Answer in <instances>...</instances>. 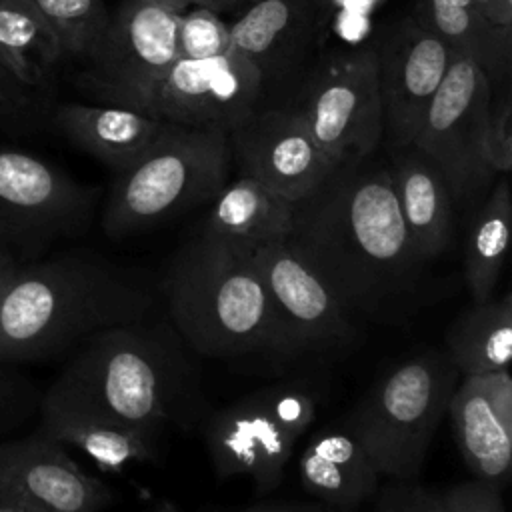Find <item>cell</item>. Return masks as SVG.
Wrapping results in <instances>:
<instances>
[{
	"label": "cell",
	"instance_id": "cell-41",
	"mask_svg": "<svg viewBox=\"0 0 512 512\" xmlns=\"http://www.w3.org/2000/svg\"><path fill=\"white\" fill-rule=\"evenodd\" d=\"M250 2H254V0H232V8H242V6L250 4Z\"/></svg>",
	"mask_w": 512,
	"mask_h": 512
},
{
	"label": "cell",
	"instance_id": "cell-28",
	"mask_svg": "<svg viewBox=\"0 0 512 512\" xmlns=\"http://www.w3.org/2000/svg\"><path fill=\"white\" fill-rule=\"evenodd\" d=\"M480 0H414V18L454 52L476 60Z\"/></svg>",
	"mask_w": 512,
	"mask_h": 512
},
{
	"label": "cell",
	"instance_id": "cell-20",
	"mask_svg": "<svg viewBox=\"0 0 512 512\" xmlns=\"http://www.w3.org/2000/svg\"><path fill=\"white\" fill-rule=\"evenodd\" d=\"M388 152L396 204L416 254L430 264L454 238V202L442 174L412 144Z\"/></svg>",
	"mask_w": 512,
	"mask_h": 512
},
{
	"label": "cell",
	"instance_id": "cell-15",
	"mask_svg": "<svg viewBox=\"0 0 512 512\" xmlns=\"http://www.w3.org/2000/svg\"><path fill=\"white\" fill-rule=\"evenodd\" d=\"M228 140L240 176L290 202L310 196L336 166L292 106L254 108Z\"/></svg>",
	"mask_w": 512,
	"mask_h": 512
},
{
	"label": "cell",
	"instance_id": "cell-11",
	"mask_svg": "<svg viewBox=\"0 0 512 512\" xmlns=\"http://www.w3.org/2000/svg\"><path fill=\"white\" fill-rule=\"evenodd\" d=\"M100 190L50 162L0 148V242L30 262L62 238L84 234Z\"/></svg>",
	"mask_w": 512,
	"mask_h": 512
},
{
	"label": "cell",
	"instance_id": "cell-23",
	"mask_svg": "<svg viewBox=\"0 0 512 512\" xmlns=\"http://www.w3.org/2000/svg\"><path fill=\"white\" fill-rule=\"evenodd\" d=\"M208 204L200 232L250 246L284 242L292 234L294 202L248 176L226 182Z\"/></svg>",
	"mask_w": 512,
	"mask_h": 512
},
{
	"label": "cell",
	"instance_id": "cell-36",
	"mask_svg": "<svg viewBox=\"0 0 512 512\" xmlns=\"http://www.w3.org/2000/svg\"><path fill=\"white\" fill-rule=\"evenodd\" d=\"M234 512H324V506L320 502H264Z\"/></svg>",
	"mask_w": 512,
	"mask_h": 512
},
{
	"label": "cell",
	"instance_id": "cell-18",
	"mask_svg": "<svg viewBox=\"0 0 512 512\" xmlns=\"http://www.w3.org/2000/svg\"><path fill=\"white\" fill-rule=\"evenodd\" d=\"M40 432L84 452L102 472L120 474L132 464L160 460L164 428L108 416L50 386L40 400Z\"/></svg>",
	"mask_w": 512,
	"mask_h": 512
},
{
	"label": "cell",
	"instance_id": "cell-13",
	"mask_svg": "<svg viewBox=\"0 0 512 512\" xmlns=\"http://www.w3.org/2000/svg\"><path fill=\"white\" fill-rule=\"evenodd\" d=\"M374 46L382 108V146H410L454 50L412 14L394 22Z\"/></svg>",
	"mask_w": 512,
	"mask_h": 512
},
{
	"label": "cell",
	"instance_id": "cell-25",
	"mask_svg": "<svg viewBox=\"0 0 512 512\" xmlns=\"http://www.w3.org/2000/svg\"><path fill=\"white\" fill-rule=\"evenodd\" d=\"M510 220V186L506 174H500L478 206L464 240L462 272L472 302H484L494 296L506 264Z\"/></svg>",
	"mask_w": 512,
	"mask_h": 512
},
{
	"label": "cell",
	"instance_id": "cell-34",
	"mask_svg": "<svg viewBox=\"0 0 512 512\" xmlns=\"http://www.w3.org/2000/svg\"><path fill=\"white\" fill-rule=\"evenodd\" d=\"M446 496L454 512H506L500 488L476 478L448 488Z\"/></svg>",
	"mask_w": 512,
	"mask_h": 512
},
{
	"label": "cell",
	"instance_id": "cell-7",
	"mask_svg": "<svg viewBox=\"0 0 512 512\" xmlns=\"http://www.w3.org/2000/svg\"><path fill=\"white\" fill-rule=\"evenodd\" d=\"M318 412L316 390L282 380L236 398L202 420V438L220 480L248 478L266 492L280 484Z\"/></svg>",
	"mask_w": 512,
	"mask_h": 512
},
{
	"label": "cell",
	"instance_id": "cell-21",
	"mask_svg": "<svg viewBox=\"0 0 512 512\" xmlns=\"http://www.w3.org/2000/svg\"><path fill=\"white\" fill-rule=\"evenodd\" d=\"M54 120L72 144L114 172L140 158L170 126V122L140 110L80 102L58 106Z\"/></svg>",
	"mask_w": 512,
	"mask_h": 512
},
{
	"label": "cell",
	"instance_id": "cell-5",
	"mask_svg": "<svg viewBox=\"0 0 512 512\" xmlns=\"http://www.w3.org/2000/svg\"><path fill=\"white\" fill-rule=\"evenodd\" d=\"M232 152L226 132L172 124L130 166L116 172L104 212L108 238H126L200 204L228 182Z\"/></svg>",
	"mask_w": 512,
	"mask_h": 512
},
{
	"label": "cell",
	"instance_id": "cell-12",
	"mask_svg": "<svg viewBox=\"0 0 512 512\" xmlns=\"http://www.w3.org/2000/svg\"><path fill=\"white\" fill-rule=\"evenodd\" d=\"M252 256L278 314L286 360L356 342L358 318L288 240L252 246Z\"/></svg>",
	"mask_w": 512,
	"mask_h": 512
},
{
	"label": "cell",
	"instance_id": "cell-10",
	"mask_svg": "<svg viewBox=\"0 0 512 512\" xmlns=\"http://www.w3.org/2000/svg\"><path fill=\"white\" fill-rule=\"evenodd\" d=\"M292 108L334 164L376 154L382 146V108L374 46L326 54L310 70Z\"/></svg>",
	"mask_w": 512,
	"mask_h": 512
},
{
	"label": "cell",
	"instance_id": "cell-4",
	"mask_svg": "<svg viewBox=\"0 0 512 512\" xmlns=\"http://www.w3.org/2000/svg\"><path fill=\"white\" fill-rule=\"evenodd\" d=\"M158 294L166 318L198 358L286 360L278 314L250 244L194 230L170 256Z\"/></svg>",
	"mask_w": 512,
	"mask_h": 512
},
{
	"label": "cell",
	"instance_id": "cell-16",
	"mask_svg": "<svg viewBox=\"0 0 512 512\" xmlns=\"http://www.w3.org/2000/svg\"><path fill=\"white\" fill-rule=\"evenodd\" d=\"M462 460L476 480L502 490L512 466L510 368L462 376L448 412Z\"/></svg>",
	"mask_w": 512,
	"mask_h": 512
},
{
	"label": "cell",
	"instance_id": "cell-22",
	"mask_svg": "<svg viewBox=\"0 0 512 512\" xmlns=\"http://www.w3.org/2000/svg\"><path fill=\"white\" fill-rule=\"evenodd\" d=\"M302 488L338 510H350L378 490V472L362 444L346 430H322L298 458Z\"/></svg>",
	"mask_w": 512,
	"mask_h": 512
},
{
	"label": "cell",
	"instance_id": "cell-40",
	"mask_svg": "<svg viewBox=\"0 0 512 512\" xmlns=\"http://www.w3.org/2000/svg\"><path fill=\"white\" fill-rule=\"evenodd\" d=\"M148 2H154V4H160V6H166L174 12H184L190 4H194V0H148Z\"/></svg>",
	"mask_w": 512,
	"mask_h": 512
},
{
	"label": "cell",
	"instance_id": "cell-8",
	"mask_svg": "<svg viewBox=\"0 0 512 512\" xmlns=\"http://www.w3.org/2000/svg\"><path fill=\"white\" fill-rule=\"evenodd\" d=\"M490 102L492 84L482 66L456 52L412 140L442 174L454 208L472 206L496 178L486 158Z\"/></svg>",
	"mask_w": 512,
	"mask_h": 512
},
{
	"label": "cell",
	"instance_id": "cell-9",
	"mask_svg": "<svg viewBox=\"0 0 512 512\" xmlns=\"http://www.w3.org/2000/svg\"><path fill=\"white\" fill-rule=\"evenodd\" d=\"M180 12L148 0H122L86 66L78 88L94 100L148 114L150 100L170 66L180 58L176 44Z\"/></svg>",
	"mask_w": 512,
	"mask_h": 512
},
{
	"label": "cell",
	"instance_id": "cell-35",
	"mask_svg": "<svg viewBox=\"0 0 512 512\" xmlns=\"http://www.w3.org/2000/svg\"><path fill=\"white\" fill-rule=\"evenodd\" d=\"M32 88L24 86L2 62H0V114L10 120L26 122L34 114Z\"/></svg>",
	"mask_w": 512,
	"mask_h": 512
},
{
	"label": "cell",
	"instance_id": "cell-39",
	"mask_svg": "<svg viewBox=\"0 0 512 512\" xmlns=\"http://www.w3.org/2000/svg\"><path fill=\"white\" fill-rule=\"evenodd\" d=\"M194 4L206 6V8H210L214 12H220V14L232 10V0H194Z\"/></svg>",
	"mask_w": 512,
	"mask_h": 512
},
{
	"label": "cell",
	"instance_id": "cell-37",
	"mask_svg": "<svg viewBox=\"0 0 512 512\" xmlns=\"http://www.w3.org/2000/svg\"><path fill=\"white\" fill-rule=\"evenodd\" d=\"M18 266H20V262L14 256V252L0 242V306H2V300L6 296V290L12 282Z\"/></svg>",
	"mask_w": 512,
	"mask_h": 512
},
{
	"label": "cell",
	"instance_id": "cell-30",
	"mask_svg": "<svg viewBox=\"0 0 512 512\" xmlns=\"http://www.w3.org/2000/svg\"><path fill=\"white\" fill-rule=\"evenodd\" d=\"M176 44L180 58H210L232 50L230 26L220 12L200 4H190L178 16Z\"/></svg>",
	"mask_w": 512,
	"mask_h": 512
},
{
	"label": "cell",
	"instance_id": "cell-31",
	"mask_svg": "<svg viewBox=\"0 0 512 512\" xmlns=\"http://www.w3.org/2000/svg\"><path fill=\"white\" fill-rule=\"evenodd\" d=\"M42 394L16 370V364L0 362V434L18 428L40 410Z\"/></svg>",
	"mask_w": 512,
	"mask_h": 512
},
{
	"label": "cell",
	"instance_id": "cell-44",
	"mask_svg": "<svg viewBox=\"0 0 512 512\" xmlns=\"http://www.w3.org/2000/svg\"><path fill=\"white\" fill-rule=\"evenodd\" d=\"M480 2H482V0H480Z\"/></svg>",
	"mask_w": 512,
	"mask_h": 512
},
{
	"label": "cell",
	"instance_id": "cell-24",
	"mask_svg": "<svg viewBox=\"0 0 512 512\" xmlns=\"http://www.w3.org/2000/svg\"><path fill=\"white\" fill-rule=\"evenodd\" d=\"M444 354L462 376L510 366L512 358V296L472 302L448 326Z\"/></svg>",
	"mask_w": 512,
	"mask_h": 512
},
{
	"label": "cell",
	"instance_id": "cell-29",
	"mask_svg": "<svg viewBox=\"0 0 512 512\" xmlns=\"http://www.w3.org/2000/svg\"><path fill=\"white\" fill-rule=\"evenodd\" d=\"M512 60V0H482L478 8L476 62L492 88L496 80L508 82Z\"/></svg>",
	"mask_w": 512,
	"mask_h": 512
},
{
	"label": "cell",
	"instance_id": "cell-17",
	"mask_svg": "<svg viewBox=\"0 0 512 512\" xmlns=\"http://www.w3.org/2000/svg\"><path fill=\"white\" fill-rule=\"evenodd\" d=\"M0 484L46 512H102L114 500L106 482L84 472L64 444L40 430L0 444Z\"/></svg>",
	"mask_w": 512,
	"mask_h": 512
},
{
	"label": "cell",
	"instance_id": "cell-2",
	"mask_svg": "<svg viewBox=\"0 0 512 512\" xmlns=\"http://www.w3.org/2000/svg\"><path fill=\"white\" fill-rule=\"evenodd\" d=\"M156 306L158 284L146 270L94 252L22 262L0 306V362H44Z\"/></svg>",
	"mask_w": 512,
	"mask_h": 512
},
{
	"label": "cell",
	"instance_id": "cell-27",
	"mask_svg": "<svg viewBox=\"0 0 512 512\" xmlns=\"http://www.w3.org/2000/svg\"><path fill=\"white\" fill-rule=\"evenodd\" d=\"M58 38L62 56L86 58L104 34L110 12L104 0H30Z\"/></svg>",
	"mask_w": 512,
	"mask_h": 512
},
{
	"label": "cell",
	"instance_id": "cell-38",
	"mask_svg": "<svg viewBox=\"0 0 512 512\" xmlns=\"http://www.w3.org/2000/svg\"><path fill=\"white\" fill-rule=\"evenodd\" d=\"M26 510H28V500L20 492L0 484V512H26Z\"/></svg>",
	"mask_w": 512,
	"mask_h": 512
},
{
	"label": "cell",
	"instance_id": "cell-43",
	"mask_svg": "<svg viewBox=\"0 0 512 512\" xmlns=\"http://www.w3.org/2000/svg\"><path fill=\"white\" fill-rule=\"evenodd\" d=\"M154 512H180V510H176V508H172V506H164V508H158V510H154Z\"/></svg>",
	"mask_w": 512,
	"mask_h": 512
},
{
	"label": "cell",
	"instance_id": "cell-14",
	"mask_svg": "<svg viewBox=\"0 0 512 512\" xmlns=\"http://www.w3.org/2000/svg\"><path fill=\"white\" fill-rule=\"evenodd\" d=\"M264 80L236 48L210 58H178L158 90L148 114L200 130H234L258 108Z\"/></svg>",
	"mask_w": 512,
	"mask_h": 512
},
{
	"label": "cell",
	"instance_id": "cell-1",
	"mask_svg": "<svg viewBox=\"0 0 512 512\" xmlns=\"http://www.w3.org/2000/svg\"><path fill=\"white\" fill-rule=\"evenodd\" d=\"M288 244L358 318L402 326L438 298L404 228L386 160H346L294 202Z\"/></svg>",
	"mask_w": 512,
	"mask_h": 512
},
{
	"label": "cell",
	"instance_id": "cell-33",
	"mask_svg": "<svg viewBox=\"0 0 512 512\" xmlns=\"http://www.w3.org/2000/svg\"><path fill=\"white\" fill-rule=\"evenodd\" d=\"M512 102L508 82L504 90L490 102V114L486 124V158L490 168L500 174H508L512 168Z\"/></svg>",
	"mask_w": 512,
	"mask_h": 512
},
{
	"label": "cell",
	"instance_id": "cell-6",
	"mask_svg": "<svg viewBox=\"0 0 512 512\" xmlns=\"http://www.w3.org/2000/svg\"><path fill=\"white\" fill-rule=\"evenodd\" d=\"M458 380L444 350H426L396 364L358 402L344 428L378 476L414 480L420 474Z\"/></svg>",
	"mask_w": 512,
	"mask_h": 512
},
{
	"label": "cell",
	"instance_id": "cell-19",
	"mask_svg": "<svg viewBox=\"0 0 512 512\" xmlns=\"http://www.w3.org/2000/svg\"><path fill=\"white\" fill-rule=\"evenodd\" d=\"M330 0H254L230 22L232 46L260 72L264 84L292 74L320 40Z\"/></svg>",
	"mask_w": 512,
	"mask_h": 512
},
{
	"label": "cell",
	"instance_id": "cell-42",
	"mask_svg": "<svg viewBox=\"0 0 512 512\" xmlns=\"http://www.w3.org/2000/svg\"><path fill=\"white\" fill-rule=\"evenodd\" d=\"M26 512H46L44 508H40V506H36V504H32V502H28V510Z\"/></svg>",
	"mask_w": 512,
	"mask_h": 512
},
{
	"label": "cell",
	"instance_id": "cell-26",
	"mask_svg": "<svg viewBox=\"0 0 512 512\" xmlns=\"http://www.w3.org/2000/svg\"><path fill=\"white\" fill-rule=\"evenodd\" d=\"M62 50L56 34L30 0H0V62L28 88H40Z\"/></svg>",
	"mask_w": 512,
	"mask_h": 512
},
{
	"label": "cell",
	"instance_id": "cell-3",
	"mask_svg": "<svg viewBox=\"0 0 512 512\" xmlns=\"http://www.w3.org/2000/svg\"><path fill=\"white\" fill-rule=\"evenodd\" d=\"M198 356L158 314L86 338L54 388L130 424L192 430L208 416Z\"/></svg>",
	"mask_w": 512,
	"mask_h": 512
},
{
	"label": "cell",
	"instance_id": "cell-32",
	"mask_svg": "<svg viewBox=\"0 0 512 512\" xmlns=\"http://www.w3.org/2000/svg\"><path fill=\"white\" fill-rule=\"evenodd\" d=\"M376 512H454L444 492L412 480H390L378 494Z\"/></svg>",
	"mask_w": 512,
	"mask_h": 512
}]
</instances>
